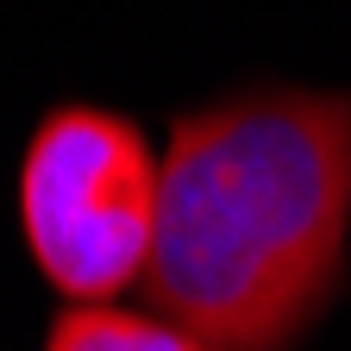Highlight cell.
Masks as SVG:
<instances>
[{"label":"cell","mask_w":351,"mask_h":351,"mask_svg":"<svg viewBox=\"0 0 351 351\" xmlns=\"http://www.w3.org/2000/svg\"><path fill=\"white\" fill-rule=\"evenodd\" d=\"M163 151L125 107L51 101L25 132L13 213L32 270L57 301H119L157 245Z\"/></svg>","instance_id":"cell-2"},{"label":"cell","mask_w":351,"mask_h":351,"mask_svg":"<svg viewBox=\"0 0 351 351\" xmlns=\"http://www.w3.org/2000/svg\"><path fill=\"white\" fill-rule=\"evenodd\" d=\"M38 351H207L189 326H176L157 307H119V301H63Z\"/></svg>","instance_id":"cell-3"},{"label":"cell","mask_w":351,"mask_h":351,"mask_svg":"<svg viewBox=\"0 0 351 351\" xmlns=\"http://www.w3.org/2000/svg\"><path fill=\"white\" fill-rule=\"evenodd\" d=\"M351 257V88L239 82L163 132L145 301L207 351H301Z\"/></svg>","instance_id":"cell-1"}]
</instances>
